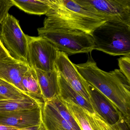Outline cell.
<instances>
[{
	"mask_svg": "<svg viewBox=\"0 0 130 130\" xmlns=\"http://www.w3.org/2000/svg\"><path fill=\"white\" fill-rule=\"evenodd\" d=\"M60 99L80 130H118V124L111 125L96 112L92 113L71 101Z\"/></svg>",
	"mask_w": 130,
	"mask_h": 130,
	"instance_id": "obj_9",
	"label": "cell"
},
{
	"mask_svg": "<svg viewBox=\"0 0 130 130\" xmlns=\"http://www.w3.org/2000/svg\"><path fill=\"white\" fill-rule=\"evenodd\" d=\"M40 105L31 98L20 100H0V112H11L31 109Z\"/></svg>",
	"mask_w": 130,
	"mask_h": 130,
	"instance_id": "obj_18",
	"label": "cell"
},
{
	"mask_svg": "<svg viewBox=\"0 0 130 130\" xmlns=\"http://www.w3.org/2000/svg\"><path fill=\"white\" fill-rule=\"evenodd\" d=\"M119 70L130 82V57L123 56L118 59Z\"/></svg>",
	"mask_w": 130,
	"mask_h": 130,
	"instance_id": "obj_21",
	"label": "cell"
},
{
	"mask_svg": "<svg viewBox=\"0 0 130 130\" xmlns=\"http://www.w3.org/2000/svg\"><path fill=\"white\" fill-rule=\"evenodd\" d=\"M41 130H45V129L44 128V126H43V128H42V129Z\"/></svg>",
	"mask_w": 130,
	"mask_h": 130,
	"instance_id": "obj_27",
	"label": "cell"
},
{
	"mask_svg": "<svg viewBox=\"0 0 130 130\" xmlns=\"http://www.w3.org/2000/svg\"><path fill=\"white\" fill-rule=\"evenodd\" d=\"M0 42L10 57L28 64L26 35L22 30L19 20L9 13L0 24Z\"/></svg>",
	"mask_w": 130,
	"mask_h": 130,
	"instance_id": "obj_5",
	"label": "cell"
},
{
	"mask_svg": "<svg viewBox=\"0 0 130 130\" xmlns=\"http://www.w3.org/2000/svg\"><path fill=\"white\" fill-rule=\"evenodd\" d=\"M55 68L74 90L90 103L89 84L79 74L67 54L58 52Z\"/></svg>",
	"mask_w": 130,
	"mask_h": 130,
	"instance_id": "obj_8",
	"label": "cell"
},
{
	"mask_svg": "<svg viewBox=\"0 0 130 130\" xmlns=\"http://www.w3.org/2000/svg\"><path fill=\"white\" fill-rule=\"evenodd\" d=\"M95 50L113 56L130 57V26L108 20L92 32Z\"/></svg>",
	"mask_w": 130,
	"mask_h": 130,
	"instance_id": "obj_3",
	"label": "cell"
},
{
	"mask_svg": "<svg viewBox=\"0 0 130 130\" xmlns=\"http://www.w3.org/2000/svg\"><path fill=\"white\" fill-rule=\"evenodd\" d=\"M82 8L103 19L130 26V0H75Z\"/></svg>",
	"mask_w": 130,
	"mask_h": 130,
	"instance_id": "obj_6",
	"label": "cell"
},
{
	"mask_svg": "<svg viewBox=\"0 0 130 130\" xmlns=\"http://www.w3.org/2000/svg\"><path fill=\"white\" fill-rule=\"evenodd\" d=\"M43 127V125L42 124L41 125L28 127L22 129H19L18 130H41Z\"/></svg>",
	"mask_w": 130,
	"mask_h": 130,
	"instance_id": "obj_25",
	"label": "cell"
},
{
	"mask_svg": "<svg viewBox=\"0 0 130 130\" xmlns=\"http://www.w3.org/2000/svg\"><path fill=\"white\" fill-rule=\"evenodd\" d=\"M29 65L35 69L50 71L55 69V62L59 51L48 41L40 36L26 35Z\"/></svg>",
	"mask_w": 130,
	"mask_h": 130,
	"instance_id": "obj_7",
	"label": "cell"
},
{
	"mask_svg": "<svg viewBox=\"0 0 130 130\" xmlns=\"http://www.w3.org/2000/svg\"><path fill=\"white\" fill-rule=\"evenodd\" d=\"M13 6L12 0H0V24L7 16L9 10Z\"/></svg>",
	"mask_w": 130,
	"mask_h": 130,
	"instance_id": "obj_22",
	"label": "cell"
},
{
	"mask_svg": "<svg viewBox=\"0 0 130 130\" xmlns=\"http://www.w3.org/2000/svg\"><path fill=\"white\" fill-rule=\"evenodd\" d=\"M75 65L87 83L105 96L130 125V82L119 69L109 72L101 70L91 53L86 62Z\"/></svg>",
	"mask_w": 130,
	"mask_h": 130,
	"instance_id": "obj_1",
	"label": "cell"
},
{
	"mask_svg": "<svg viewBox=\"0 0 130 130\" xmlns=\"http://www.w3.org/2000/svg\"><path fill=\"white\" fill-rule=\"evenodd\" d=\"M60 92L59 96L61 99L70 100L90 112H95L91 104L74 90L67 80L59 73Z\"/></svg>",
	"mask_w": 130,
	"mask_h": 130,
	"instance_id": "obj_16",
	"label": "cell"
},
{
	"mask_svg": "<svg viewBox=\"0 0 130 130\" xmlns=\"http://www.w3.org/2000/svg\"><path fill=\"white\" fill-rule=\"evenodd\" d=\"M30 67L28 64L15 60L10 56L2 58L0 59V79L14 85L25 93L22 79Z\"/></svg>",
	"mask_w": 130,
	"mask_h": 130,
	"instance_id": "obj_12",
	"label": "cell"
},
{
	"mask_svg": "<svg viewBox=\"0 0 130 130\" xmlns=\"http://www.w3.org/2000/svg\"><path fill=\"white\" fill-rule=\"evenodd\" d=\"M48 101L54 106L61 117L74 130H80L75 119L64 105L59 96Z\"/></svg>",
	"mask_w": 130,
	"mask_h": 130,
	"instance_id": "obj_20",
	"label": "cell"
},
{
	"mask_svg": "<svg viewBox=\"0 0 130 130\" xmlns=\"http://www.w3.org/2000/svg\"><path fill=\"white\" fill-rule=\"evenodd\" d=\"M90 103L95 112L107 123L116 125L124 120L110 102L99 91L89 84Z\"/></svg>",
	"mask_w": 130,
	"mask_h": 130,
	"instance_id": "obj_11",
	"label": "cell"
},
{
	"mask_svg": "<svg viewBox=\"0 0 130 130\" xmlns=\"http://www.w3.org/2000/svg\"><path fill=\"white\" fill-rule=\"evenodd\" d=\"M22 84L25 93L40 105L45 102L38 81L35 70L30 67L23 77Z\"/></svg>",
	"mask_w": 130,
	"mask_h": 130,
	"instance_id": "obj_15",
	"label": "cell"
},
{
	"mask_svg": "<svg viewBox=\"0 0 130 130\" xmlns=\"http://www.w3.org/2000/svg\"><path fill=\"white\" fill-rule=\"evenodd\" d=\"M35 70L45 102L59 96L60 92L59 73L55 68L50 71H43L38 69Z\"/></svg>",
	"mask_w": 130,
	"mask_h": 130,
	"instance_id": "obj_13",
	"label": "cell"
},
{
	"mask_svg": "<svg viewBox=\"0 0 130 130\" xmlns=\"http://www.w3.org/2000/svg\"><path fill=\"white\" fill-rule=\"evenodd\" d=\"M41 119L45 130H74L49 101L42 106Z\"/></svg>",
	"mask_w": 130,
	"mask_h": 130,
	"instance_id": "obj_14",
	"label": "cell"
},
{
	"mask_svg": "<svg viewBox=\"0 0 130 130\" xmlns=\"http://www.w3.org/2000/svg\"><path fill=\"white\" fill-rule=\"evenodd\" d=\"M42 106L31 109L0 112V125L22 129L42 124Z\"/></svg>",
	"mask_w": 130,
	"mask_h": 130,
	"instance_id": "obj_10",
	"label": "cell"
},
{
	"mask_svg": "<svg viewBox=\"0 0 130 130\" xmlns=\"http://www.w3.org/2000/svg\"><path fill=\"white\" fill-rule=\"evenodd\" d=\"M130 125L123 121L118 124V130H129Z\"/></svg>",
	"mask_w": 130,
	"mask_h": 130,
	"instance_id": "obj_24",
	"label": "cell"
},
{
	"mask_svg": "<svg viewBox=\"0 0 130 130\" xmlns=\"http://www.w3.org/2000/svg\"><path fill=\"white\" fill-rule=\"evenodd\" d=\"M43 28L83 31L91 35L105 20L82 8L75 0H49Z\"/></svg>",
	"mask_w": 130,
	"mask_h": 130,
	"instance_id": "obj_2",
	"label": "cell"
},
{
	"mask_svg": "<svg viewBox=\"0 0 130 130\" xmlns=\"http://www.w3.org/2000/svg\"><path fill=\"white\" fill-rule=\"evenodd\" d=\"M30 98L14 85L0 79V100Z\"/></svg>",
	"mask_w": 130,
	"mask_h": 130,
	"instance_id": "obj_19",
	"label": "cell"
},
{
	"mask_svg": "<svg viewBox=\"0 0 130 130\" xmlns=\"http://www.w3.org/2000/svg\"><path fill=\"white\" fill-rule=\"evenodd\" d=\"M18 128L9 126L0 125V130H18Z\"/></svg>",
	"mask_w": 130,
	"mask_h": 130,
	"instance_id": "obj_26",
	"label": "cell"
},
{
	"mask_svg": "<svg viewBox=\"0 0 130 130\" xmlns=\"http://www.w3.org/2000/svg\"><path fill=\"white\" fill-rule=\"evenodd\" d=\"M12 1L14 6L29 14L45 15L50 8L49 0H12Z\"/></svg>",
	"mask_w": 130,
	"mask_h": 130,
	"instance_id": "obj_17",
	"label": "cell"
},
{
	"mask_svg": "<svg viewBox=\"0 0 130 130\" xmlns=\"http://www.w3.org/2000/svg\"><path fill=\"white\" fill-rule=\"evenodd\" d=\"M10 56L5 48L0 42V59Z\"/></svg>",
	"mask_w": 130,
	"mask_h": 130,
	"instance_id": "obj_23",
	"label": "cell"
},
{
	"mask_svg": "<svg viewBox=\"0 0 130 130\" xmlns=\"http://www.w3.org/2000/svg\"><path fill=\"white\" fill-rule=\"evenodd\" d=\"M39 36L47 39L59 51L68 55L90 53L95 50L91 35L83 31L65 29H38Z\"/></svg>",
	"mask_w": 130,
	"mask_h": 130,
	"instance_id": "obj_4",
	"label": "cell"
}]
</instances>
